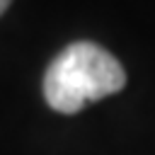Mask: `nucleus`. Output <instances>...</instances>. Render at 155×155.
<instances>
[{
	"instance_id": "nucleus-1",
	"label": "nucleus",
	"mask_w": 155,
	"mask_h": 155,
	"mask_svg": "<svg viewBox=\"0 0 155 155\" xmlns=\"http://www.w3.org/2000/svg\"><path fill=\"white\" fill-rule=\"evenodd\" d=\"M124 85L121 63L92 41L68 44L44 73V97L61 114H78L87 102L109 97Z\"/></svg>"
},
{
	"instance_id": "nucleus-2",
	"label": "nucleus",
	"mask_w": 155,
	"mask_h": 155,
	"mask_svg": "<svg viewBox=\"0 0 155 155\" xmlns=\"http://www.w3.org/2000/svg\"><path fill=\"white\" fill-rule=\"evenodd\" d=\"M10 2H12V0H0V15H2V12L10 7Z\"/></svg>"
}]
</instances>
